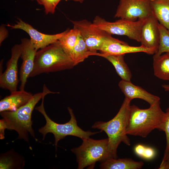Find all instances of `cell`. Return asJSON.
<instances>
[{
  "instance_id": "1",
  "label": "cell",
  "mask_w": 169,
  "mask_h": 169,
  "mask_svg": "<svg viewBox=\"0 0 169 169\" xmlns=\"http://www.w3.org/2000/svg\"><path fill=\"white\" fill-rule=\"evenodd\" d=\"M166 117L161 107L160 100L146 109L130 105L126 133L146 137L155 129L164 131Z\"/></svg>"
},
{
  "instance_id": "2",
  "label": "cell",
  "mask_w": 169,
  "mask_h": 169,
  "mask_svg": "<svg viewBox=\"0 0 169 169\" xmlns=\"http://www.w3.org/2000/svg\"><path fill=\"white\" fill-rule=\"evenodd\" d=\"M59 92L50 91L44 84L43 91L33 95L29 101L15 111L0 112V115L4 120L7 129L14 130L18 133L17 139H23L28 142L29 134L36 141L35 132L32 125V115L36 104L44 95Z\"/></svg>"
},
{
  "instance_id": "3",
  "label": "cell",
  "mask_w": 169,
  "mask_h": 169,
  "mask_svg": "<svg viewBox=\"0 0 169 169\" xmlns=\"http://www.w3.org/2000/svg\"><path fill=\"white\" fill-rule=\"evenodd\" d=\"M74 66L72 60L58 40L37 51L33 68L29 77L69 69Z\"/></svg>"
},
{
  "instance_id": "4",
  "label": "cell",
  "mask_w": 169,
  "mask_h": 169,
  "mask_svg": "<svg viewBox=\"0 0 169 169\" xmlns=\"http://www.w3.org/2000/svg\"><path fill=\"white\" fill-rule=\"evenodd\" d=\"M131 101L125 97L119 111L113 118L107 122H96L92 126V128L103 131L107 134L109 148L113 158H117V149L121 142L131 145L130 140L126 133Z\"/></svg>"
},
{
  "instance_id": "5",
  "label": "cell",
  "mask_w": 169,
  "mask_h": 169,
  "mask_svg": "<svg viewBox=\"0 0 169 169\" xmlns=\"http://www.w3.org/2000/svg\"><path fill=\"white\" fill-rule=\"evenodd\" d=\"M45 95L42 97V102L40 105L35 108L36 110L42 114L46 121L45 125L40 128L38 131L42 135L43 140L48 133H52L53 134L55 139L54 145L56 150H57L58 141L64 138L67 136H75L83 140L102 131H100L92 132L90 131H85L81 129L77 125V121L72 109L69 107H68L67 109L70 116L69 120L63 124L55 122L49 118L45 111L44 100Z\"/></svg>"
},
{
  "instance_id": "6",
  "label": "cell",
  "mask_w": 169,
  "mask_h": 169,
  "mask_svg": "<svg viewBox=\"0 0 169 169\" xmlns=\"http://www.w3.org/2000/svg\"><path fill=\"white\" fill-rule=\"evenodd\" d=\"M82 140L81 145L71 150L76 156L77 169H83L87 166L93 168L96 162L100 163L113 158L109 147L108 138L95 140L89 137Z\"/></svg>"
},
{
  "instance_id": "7",
  "label": "cell",
  "mask_w": 169,
  "mask_h": 169,
  "mask_svg": "<svg viewBox=\"0 0 169 169\" xmlns=\"http://www.w3.org/2000/svg\"><path fill=\"white\" fill-rule=\"evenodd\" d=\"M143 21L131 22L120 19L114 22L106 21L96 16L93 23L100 29L110 34L125 35L129 38L140 41V33Z\"/></svg>"
},
{
  "instance_id": "8",
  "label": "cell",
  "mask_w": 169,
  "mask_h": 169,
  "mask_svg": "<svg viewBox=\"0 0 169 169\" xmlns=\"http://www.w3.org/2000/svg\"><path fill=\"white\" fill-rule=\"evenodd\" d=\"M151 0H120L115 18L131 22L143 21L152 15Z\"/></svg>"
},
{
  "instance_id": "9",
  "label": "cell",
  "mask_w": 169,
  "mask_h": 169,
  "mask_svg": "<svg viewBox=\"0 0 169 169\" xmlns=\"http://www.w3.org/2000/svg\"><path fill=\"white\" fill-rule=\"evenodd\" d=\"M71 21L74 27L79 30L88 48L91 51H100L104 41L112 37L111 34L86 20Z\"/></svg>"
},
{
  "instance_id": "10",
  "label": "cell",
  "mask_w": 169,
  "mask_h": 169,
  "mask_svg": "<svg viewBox=\"0 0 169 169\" xmlns=\"http://www.w3.org/2000/svg\"><path fill=\"white\" fill-rule=\"evenodd\" d=\"M22 50L21 44L14 45L11 49V56L7 63L5 70L2 73V69H0V87L10 93L17 90L19 82L18 63Z\"/></svg>"
},
{
  "instance_id": "11",
  "label": "cell",
  "mask_w": 169,
  "mask_h": 169,
  "mask_svg": "<svg viewBox=\"0 0 169 169\" xmlns=\"http://www.w3.org/2000/svg\"><path fill=\"white\" fill-rule=\"evenodd\" d=\"M16 22L13 25L8 23L6 26L12 29H20L26 32L29 36L31 42L37 51L56 42L69 29H67L59 33L48 34L39 32L20 18H18Z\"/></svg>"
},
{
  "instance_id": "12",
  "label": "cell",
  "mask_w": 169,
  "mask_h": 169,
  "mask_svg": "<svg viewBox=\"0 0 169 169\" xmlns=\"http://www.w3.org/2000/svg\"><path fill=\"white\" fill-rule=\"evenodd\" d=\"M159 22L152 15L142 21L140 33V41L143 47L157 51L160 39Z\"/></svg>"
},
{
  "instance_id": "13",
  "label": "cell",
  "mask_w": 169,
  "mask_h": 169,
  "mask_svg": "<svg viewBox=\"0 0 169 169\" xmlns=\"http://www.w3.org/2000/svg\"><path fill=\"white\" fill-rule=\"evenodd\" d=\"M22 50L20 57L22 62L20 69V90H24L28 78L32 72L34 65L35 58L37 51L34 47L30 39H21Z\"/></svg>"
},
{
  "instance_id": "14",
  "label": "cell",
  "mask_w": 169,
  "mask_h": 169,
  "mask_svg": "<svg viewBox=\"0 0 169 169\" xmlns=\"http://www.w3.org/2000/svg\"><path fill=\"white\" fill-rule=\"evenodd\" d=\"M100 51L104 54L119 55L142 52L148 54H153V50L145 48L141 45L133 46L126 43L111 37L105 39L103 41Z\"/></svg>"
},
{
  "instance_id": "15",
  "label": "cell",
  "mask_w": 169,
  "mask_h": 169,
  "mask_svg": "<svg viewBox=\"0 0 169 169\" xmlns=\"http://www.w3.org/2000/svg\"><path fill=\"white\" fill-rule=\"evenodd\" d=\"M118 86L126 98L131 101L134 99L143 100L151 105L160 100V98L152 94L141 87L136 85L131 81L121 80Z\"/></svg>"
},
{
  "instance_id": "16",
  "label": "cell",
  "mask_w": 169,
  "mask_h": 169,
  "mask_svg": "<svg viewBox=\"0 0 169 169\" xmlns=\"http://www.w3.org/2000/svg\"><path fill=\"white\" fill-rule=\"evenodd\" d=\"M33 95L24 90L11 93L0 101V112L15 111L26 105L31 100Z\"/></svg>"
},
{
  "instance_id": "17",
  "label": "cell",
  "mask_w": 169,
  "mask_h": 169,
  "mask_svg": "<svg viewBox=\"0 0 169 169\" xmlns=\"http://www.w3.org/2000/svg\"><path fill=\"white\" fill-rule=\"evenodd\" d=\"M102 169H140L144 165L141 161H136L130 158L107 159L100 163Z\"/></svg>"
},
{
  "instance_id": "18",
  "label": "cell",
  "mask_w": 169,
  "mask_h": 169,
  "mask_svg": "<svg viewBox=\"0 0 169 169\" xmlns=\"http://www.w3.org/2000/svg\"><path fill=\"white\" fill-rule=\"evenodd\" d=\"M151 7L152 16L169 30V0H151Z\"/></svg>"
},
{
  "instance_id": "19",
  "label": "cell",
  "mask_w": 169,
  "mask_h": 169,
  "mask_svg": "<svg viewBox=\"0 0 169 169\" xmlns=\"http://www.w3.org/2000/svg\"><path fill=\"white\" fill-rule=\"evenodd\" d=\"M125 54H104L100 53V56L103 57L111 63L121 80L131 81V71L124 59Z\"/></svg>"
},
{
  "instance_id": "20",
  "label": "cell",
  "mask_w": 169,
  "mask_h": 169,
  "mask_svg": "<svg viewBox=\"0 0 169 169\" xmlns=\"http://www.w3.org/2000/svg\"><path fill=\"white\" fill-rule=\"evenodd\" d=\"M24 163V158L12 150L0 156V169H22Z\"/></svg>"
},
{
  "instance_id": "21",
  "label": "cell",
  "mask_w": 169,
  "mask_h": 169,
  "mask_svg": "<svg viewBox=\"0 0 169 169\" xmlns=\"http://www.w3.org/2000/svg\"><path fill=\"white\" fill-rule=\"evenodd\" d=\"M153 66L156 76L162 80H169V53L153 58Z\"/></svg>"
},
{
  "instance_id": "22",
  "label": "cell",
  "mask_w": 169,
  "mask_h": 169,
  "mask_svg": "<svg viewBox=\"0 0 169 169\" xmlns=\"http://www.w3.org/2000/svg\"><path fill=\"white\" fill-rule=\"evenodd\" d=\"M100 53L90 51L79 34L74 47L72 60L74 66L83 62L86 58L91 55L100 56Z\"/></svg>"
},
{
  "instance_id": "23",
  "label": "cell",
  "mask_w": 169,
  "mask_h": 169,
  "mask_svg": "<svg viewBox=\"0 0 169 169\" xmlns=\"http://www.w3.org/2000/svg\"><path fill=\"white\" fill-rule=\"evenodd\" d=\"M79 34L78 29L74 27L59 40L63 49L72 59L74 48Z\"/></svg>"
},
{
  "instance_id": "24",
  "label": "cell",
  "mask_w": 169,
  "mask_h": 169,
  "mask_svg": "<svg viewBox=\"0 0 169 169\" xmlns=\"http://www.w3.org/2000/svg\"><path fill=\"white\" fill-rule=\"evenodd\" d=\"M158 27L160 33V39L158 50L153 58L157 57L164 53H169V30L159 23Z\"/></svg>"
},
{
  "instance_id": "25",
  "label": "cell",
  "mask_w": 169,
  "mask_h": 169,
  "mask_svg": "<svg viewBox=\"0 0 169 169\" xmlns=\"http://www.w3.org/2000/svg\"><path fill=\"white\" fill-rule=\"evenodd\" d=\"M135 154L139 157L147 160H151L156 155V151L153 148L139 144L134 148Z\"/></svg>"
},
{
  "instance_id": "26",
  "label": "cell",
  "mask_w": 169,
  "mask_h": 169,
  "mask_svg": "<svg viewBox=\"0 0 169 169\" xmlns=\"http://www.w3.org/2000/svg\"><path fill=\"white\" fill-rule=\"evenodd\" d=\"M38 3L43 6L46 14H53L56 6L61 0H35Z\"/></svg>"
},
{
  "instance_id": "27",
  "label": "cell",
  "mask_w": 169,
  "mask_h": 169,
  "mask_svg": "<svg viewBox=\"0 0 169 169\" xmlns=\"http://www.w3.org/2000/svg\"><path fill=\"white\" fill-rule=\"evenodd\" d=\"M165 114L166 119L164 131L166 135V144L162 159L165 158L169 153V107L166 109Z\"/></svg>"
},
{
  "instance_id": "28",
  "label": "cell",
  "mask_w": 169,
  "mask_h": 169,
  "mask_svg": "<svg viewBox=\"0 0 169 169\" xmlns=\"http://www.w3.org/2000/svg\"><path fill=\"white\" fill-rule=\"evenodd\" d=\"M6 25L2 24L0 27V44L7 38L8 35V32L6 27Z\"/></svg>"
},
{
  "instance_id": "29",
  "label": "cell",
  "mask_w": 169,
  "mask_h": 169,
  "mask_svg": "<svg viewBox=\"0 0 169 169\" xmlns=\"http://www.w3.org/2000/svg\"><path fill=\"white\" fill-rule=\"evenodd\" d=\"M7 129L6 123L3 119L0 120V139L3 140L5 138L4 131Z\"/></svg>"
},
{
  "instance_id": "30",
  "label": "cell",
  "mask_w": 169,
  "mask_h": 169,
  "mask_svg": "<svg viewBox=\"0 0 169 169\" xmlns=\"http://www.w3.org/2000/svg\"><path fill=\"white\" fill-rule=\"evenodd\" d=\"M159 169H169V161L167 160L162 161Z\"/></svg>"
},
{
  "instance_id": "31",
  "label": "cell",
  "mask_w": 169,
  "mask_h": 169,
  "mask_svg": "<svg viewBox=\"0 0 169 169\" xmlns=\"http://www.w3.org/2000/svg\"><path fill=\"white\" fill-rule=\"evenodd\" d=\"M162 87L166 91H169V84H162Z\"/></svg>"
},
{
  "instance_id": "32",
  "label": "cell",
  "mask_w": 169,
  "mask_h": 169,
  "mask_svg": "<svg viewBox=\"0 0 169 169\" xmlns=\"http://www.w3.org/2000/svg\"><path fill=\"white\" fill-rule=\"evenodd\" d=\"M167 160L169 161V153L165 158L162 160V161Z\"/></svg>"
},
{
  "instance_id": "33",
  "label": "cell",
  "mask_w": 169,
  "mask_h": 169,
  "mask_svg": "<svg viewBox=\"0 0 169 169\" xmlns=\"http://www.w3.org/2000/svg\"><path fill=\"white\" fill-rule=\"evenodd\" d=\"M74 2H78L80 3H82L84 0H73Z\"/></svg>"
},
{
  "instance_id": "34",
  "label": "cell",
  "mask_w": 169,
  "mask_h": 169,
  "mask_svg": "<svg viewBox=\"0 0 169 169\" xmlns=\"http://www.w3.org/2000/svg\"><path fill=\"white\" fill-rule=\"evenodd\" d=\"M31 1H33V0H31Z\"/></svg>"
}]
</instances>
